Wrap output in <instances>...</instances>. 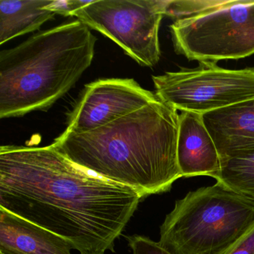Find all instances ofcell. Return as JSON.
Masks as SVG:
<instances>
[{
  "mask_svg": "<svg viewBox=\"0 0 254 254\" xmlns=\"http://www.w3.org/2000/svg\"></svg>",
  "mask_w": 254,
  "mask_h": 254,
  "instance_id": "cell-18",
  "label": "cell"
},
{
  "mask_svg": "<svg viewBox=\"0 0 254 254\" xmlns=\"http://www.w3.org/2000/svg\"><path fill=\"white\" fill-rule=\"evenodd\" d=\"M133 254H172L167 250L149 238L142 236H132L127 238Z\"/></svg>",
  "mask_w": 254,
  "mask_h": 254,
  "instance_id": "cell-14",
  "label": "cell"
},
{
  "mask_svg": "<svg viewBox=\"0 0 254 254\" xmlns=\"http://www.w3.org/2000/svg\"><path fill=\"white\" fill-rule=\"evenodd\" d=\"M214 179L224 188L254 200V151L221 160V169Z\"/></svg>",
  "mask_w": 254,
  "mask_h": 254,
  "instance_id": "cell-13",
  "label": "cell"
},
{
  "mask_svg": "<svg viewBox=\"0 0 254 254\" xmlns=\"http://www.w3.org/2000/svg\"><path fill=\"white\" fill-rule=\"evenodd\" d=\"M166 0L90 1L72 17L120 46L142 66L153 67L160 59L159 29Z\"/></svg>",
  "mask_w": 254,
  "mask_h": 254,
  "instance_id": "cell-6",
  "label": "cell"
},
{
  "mask_svg": "<svg viewBox=\"0 0 254 254\" xmlns=\"http://www.w3.org/2000/svg\"><path fill=\"white\" fill-rule=\"evenodd\" d=\"M178 128V111L157 98L91 131L66 130L52 145L75 164L145 198L169 191L182 178L177 157Z\"/></svg>",
  "mask_w": 254,
  "mask_h": 254,
  "instance_id": "cell-2",
  "label": "cell"
},
{
  "mask_svg": "<svg viewBox=\"0 0 254 254\" xmlns=\"http://www.w3.org/2000/svg\"><path fill=\"white\" fill-rule=\"evenodd\" d=\"M90 1H81V0H54L53 4L47 7V9L54 11L56 14L68 16L72 15L73 11L85 6L90 3Z\"/></svg>",
  "mask_w": 254,
  "mask_h": 254,
  "instance_id": "cell-15",
  "label": "cell"
},
{
  "mask_svg": "<svg viewBox=\"0 0 254 254\" xmlns=\"http://www.w3.org/2000/svg\"><path fill=\"white\" fill-rule=\"evenodd\" d=\"M70 242L0 207V253L72 254Z\"/></svg>",
  "mask_w": 254,
  "mask_h": 254,
  "instance_id": "cell-11",
  "label": "cell"
},
{
  "mask_svg": "<svg viewBox=\"0 0 254 254\" xmlns=\"http://www.w3.org/2000/svg\"><path fill=\"white\" fill-rule=\"evenodd\" d=\"M152 79L157 97L177 111L203 114L254 99V67L236 70L203 62Z\"/></svg>",
  "mask_w": 254,
  "mask_h": 254,
  "instance_id": "cell-7",
  "label": "cell"
},
{
  "mask_svg": "<svg viewBox=\"0 0 254 254\" xmlns=\"http://www.w3.org/2000/svg\"><path fill=\"white\" fill-rule=\"evenodd\" d=\"M131 78L99 79L87 84L71 114L68 131L86 133L140 109L157 99Z\"/></svg>",
  "mask_w": 254,
  "mask_h": 254,
  "instance_id": "cell-8",
  "label": "cell"
},
{
  "mask_svg": "<svg viewBox=\"0 0 254 254\" xmlns=\"http://www.w3.org/2000/svg\"><path fill=\"white\" fill-rule=\"evenodd\" d=\"M141 199L52 145L0 148V207L62 236L81 254L114 251Z\"/></svg>",
  "mask_w": 254,
  "mask_h": 254,
  "instance_id": "cell-1",
  "label": "cell"
},
{
  "mask_svg": "<svg viewBox=\"0 0 254 254\" xmlns=\"http://www.w3.org/2000/svg\"><path fill=\"white\" fill-rule=\"evenodd\" d=\"M175 52L199 63L254 54V0H207L200 12L170 26Z\"/></svg>",
  "mask_w": 254,
  "mask_h": 254,
  "instance_id": "cell-5",
  "label": "cell"
},
{
  "mask_svg": "<svg viewBox=\"0 0 254 254\" xmlns=\"http://www.w3.org/2000/svg\"><path fill=\"white\" fill-rule=\"evenodd\" d=\"M221 160L254 151V99L202 114Z\"/></svg>",
  "mask_w": 254,
  "mask_h": 254,
  "instance_id": "cell-10",
  "label": "cell"
},
{
  "mask_svg": "<svg viewBox=\"0 0 254 254\" xmlns=\"http://www.w3.org/2000/svg\"><path fill=\"white\" fill-rule=\"evenodd\" d=\"M96 38L80 20L39 32L0 53V119L47 109L90 67Z\"/></svg>",
  "mask_w": 254,
  "mask_h": 254,
  "instance_id": "cell-3",
  "label": "cell"
},
{
  "mask_svg": "<svg viewBox=\"0 0 254 254\" xmlns=\"http://www.w3.org/2000/svg\"><path fill=\"white\" fill-rule=\"evenodd\" d=\"M254 227V200L219 184L176 200L159 243L172 254H221Z\"/></svg>",
  "mask_w": 254,
  "mask_h": 254,
  "instance_id": "cell-4",
  "label": "cell"
},
{
  "mask_svg": "<svg viewBox=\"0 0 254 254\" xmlns=\"http://www.w3.org/2000/svg\"><path fill=\"white\" fill-rule=\"evenodd\" d=\"M177 157L182 178H215L221 169L216 145L203 123L202 114H179Z\"/></svg>",
  "mask_w": 254,
  "mask_h": 254,
  "instance_id": "cell-9",
  "label": "cell"
},
{
  "mask_svg": "<svg viewBox=\"0 0 254 254\" xmlns=\"http://www.w3.org/2000/svg\"><path fill=\"white\" fill-rule=\"evenodd\" d=\"M221 254H254V227Z\"/></svg>",
  "mask_w": 254,
  "mask_h": 254,
  "instance_id": "cell-16",
  "label": "cell"
},
{
  "mask_svg": "<svg viewBox=\"0 0 254 254\" xmlns=\"http://www.w3.org/2000/svg\"><path fill=\"white\" fill-rule=\"evenodd\" d=\"M105 254L104 253H99V254Z\"/></svg>",
  "mask_w": 254,
  "mask_h": 254,
  "instance_id": "cell-17",
  "label": "cell"
},
{
  "mask_svg": "<svg viewBox=\"0 0 254 254\" xmlns=\"http://www.w3.org/2000/svg\"><path fill=\"white\" fill-rule=\"evenodd\" d=\"M54 0H0V45L38 30L56 13L47 9Z\"/></svg>",
  "mask_w": 254,
  "mask_h": 254,
  "instance_id": "cell-12",
  "label": "cell"
}]
</instances>
